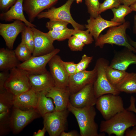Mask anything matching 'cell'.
Masks as SVG:
<instances>
[{
	"mask_svg": "<svg viewBox=\"0 0 136 136\" xmlns=\"http://www.w3.org/2000/svg\"><path fill=\"white\" fill-rule=\"evenodd\" d=\"M46 129L44 126L42 129L39 130L37 132H35L33 133V136H44L46 132Z\"/></svg>",
	"mask_w": 136,
	"mask_h": 136,
	"instance_id": "obj_44",
	"label": "cell"
},
{
	"mask_svg": "<svg viewBox=\"0 0 136 136\" xmlns=\"http://www.w3.org/2000/svg\"><path fill=\"white\" fill-rule=\"evenodd\" d=\"M39 94L31 89L17 95H14L13 106L23 110L36 109Z\"/></svg>",
	"mask_w": 136,
	"mask_h": 136,
	"instance_id": "obj_18",
	"label": "cell"
},
{
	"mask_svg": "<svg viewBox=\"0 0 136 136\" xmlns=\"http://www.w3.org/2000/svg\"><path fill=\"white\" fill-rule=\"evenodd\" d=\"M53 100L43 92H39L36 109L43 117L45 114L55 111Z\"/></svg>",
	"mask_w": 136,
	"mask_h": 136,
	"instance_id": "obj_25",
	"label": "cell"
},
{
	"mask_svg": "<svg viewBox=\"0 0 136 136\" xmlns=\"http://www.w3.org/2000/svg\"><path fill=\"white\" fill-rule=\"evenodd\" d=\"M130 27L128 21L118 26L110 27L106 33L100 35L95 41V47L102 48L106 44H115L124 46L136 53V49L129 43L126 32V29Z\"/></svg>",
	"mask_w": 136,
	"mask_h": 136,
	"instance_id": "obj_3",
	"label": "cell"
},
{
	"mask_svg": "<svg viewBox=\"0 0 136 136\" xmlns=\"http://www.w3.org/2000/svg\"><path fill=\"white\" fill-rule=\"evenodd\" d=\"M121 4L119 0H104L100 3L98 11L99 14L109 9L118 7Z\"/></svg>",
	"mask_w": 136,
	"mask_h": 136,
	"instance_id": "obj_36",
	"label": "cell"
},
{
	"mask_svg": "<svg viewBox=\"0 0 136 136\" xmlns=\"http://www.w3.org/2000/svg\"><path fill=\"white\" fill-rule=\"evenodd\" d=\"M73 36L80 39L85 45L91 44L94 41L93 36L87 29L85 30H76Z\"/></svg>",
	"mask_w": 136,
	"mask_h": 136,
	"instance_id": "obj_33",
	"label": "cell"
},
{
	"mask_svg": "<svg viewBox=\"0 0 136 136\" xmlns=\"http://www.w3.org/2000/svg\"><path fill=\"white\" fill-rule=\"evenodd\" d=\"M121 4L128 6L136 2V0H119Z\"/></svg>",
	"mask_w": 136,
	"mask_h": 136,
	"instance_id": "obj_45",
	"label": "cell"
},
{
	"mask_svg": "<svg viewBox=\"0 0 136 136\" xmlns=\"http://www.w3.org/2000/svg\"><path fill=\"white\" fill-rule=\"evenodd\" d=\"M76 30L74 29H70L67 28L60 31H49L47 33L54 41L56 40L61 41L69 39L73 36Z\"/></svg>",
	"mask_w": 136,
	"mask_h": 136,
	"instance_id": "obj_30",
	"label": "cell"
},
{
	"mask_svg": "<svg viewBox=\"0 0 136 136\" xmlns=\"http://www.w3.org/2000/svg\"><path fill=\"white\" fill-rule=\"evenodd\" d=\"M70 95L68 87L61 88L56 86L50 89L46 94L47 97L53 100L56 111L67 109Z\"/></svg>",
	"mask_w": 136,
	"mask_h": 136,
	"instance_id": "obj_20",
	"label": "cell"
},
{
	"mask_svg": "<svg viewBox=\"0 0 136 136\" xmlns=\"http://www.w3.org/2000/svg\"><path fill=\"white\" fill-rule=\"evenodd\" d=\"M68 46L72 51H82L85 44L79 39L73 36L69 39Z\"/></svg>",
	"mask_w": 136,
	"mask_h": 136,
	"instance_id": "obj_35",
	"label": "cell"
},
{
	"mask_svg": "<svg viewBox=\"0 0 136 136\" xmlns=\"http://www.w3.org/2000/svg\"><path fill=\"white\" fill-rule=\"evenodd\" d=\"M76 0L77 3L78 4L79 3H81L82 2V0Z\"/></svg>",
	"mask_w": 136,
	"mask_h": 136,
	"instance_id": "obj_49",
	"label": "cell"
},
{
	"mask_svg": "<svg viewBox=\"0 0 136 136\" xmlns=\"http://www.w3.org/2000/svg\"><path fill=\"white\" fill-rule=\"evenodd\" d=\"M97 98L94 91L93 83L85 86L76 93L71 94L69 102L77 108L94 106L96 105Z\"/></svg>",
	"mask_w": 136,
	"mask_h": 136,
	"instance_id": "obj_12",
	"label": "cell"
},
{
	"mask_svg": "<svg viewBox=\"0 0 136 136\" xmlns=\"http://www.w3.org/2000/svg\"><path fill=\"white\" fill-rule=\"evenodd\" d=\"M114 17L111 19L112 21L122 24L126 21L125 16L132 11L129 6L124 5H119L117 8L111 9Z\"/></svg>",
	"mask_w": 136,
	"mask_h": 136,
	"instance_id": "obj_28",
	"label": "cell"
},
{
	"mask_svg": "<svg viewBox=\"0 0 136 136\" xmlns=\"http://www.w3.org/2000/svg\"><path fill=\"white\" fill-rule=\"evenodd\" d=\"M129 7L132 11L136 12V2L130 5Z\"/></svg>",
	"mask_w": 136,
	"mask_h": 136,
	"instance_id": "obj_48",
	"label": "cell"
},
{
	"mask_svg": "<svg viewBox=\"0 0 136 136\" xmlns=\"http://www.w3.org/2000/svg\"><path fill=\"white\" fill-rule=\"evenodd\" d=\"M109 64V61L103 58H99L96 61L95 66L97 76L93 87L95 95L97 98L104 94L119 95L121 92L110 83L108 79L106 71Z\"/></svg>",
	"mask_w": 136,
	"mask_h": 136,
	"instance_id": "obj_4",
	"label": "cell"
},
{
	"mask_svg": "<svg viewBox=\"0 0 136 136\" xmlns=\"http://www.w3.org/2000/svg\"><path fill=\"white\" fill-rule=\"evenodd\" d=\"M63 63L65 69L69 76L76 73L77 63L72 61L65 62L63 61Z\"/></svg>",
	"mask_w": 136,
	"mask_h": 136,
	"instance_id": "obj_38",
	"label": "cell"
},
{
	"mask_svg": "<svg viewBox=\"0 0 136 136\" xmlns=\"http://www.w3.org/2000/svg\"><path fill=\"white\" fill-rule=\"evenodd\" d=\"M95 105L105 120L125 109L121 96L111 94H104L98 97Z\"/></svg>",
	"mask_w": 136,
	"mask_h": 136,
	"instance_id": "obj_7",
	"label": "cell"
},
{
	"mask_svg": "<svg viewBox=\"0 0 136 136\" xmlns=\"http://www.w3.org/2000/svg\"><path fill=\"white\" fill-rule=\"evenodd\" d=\"M26 26L23 22L18 20H14L10 23H0V35L4 39L9 49L13 48L17 37L23 31Z\"/></svg>",
	"mask_w": 136,
	"mask_h": 136,
	"instance_id": "obj_15",
	"label": "cell"
},
{
	"mask_svg": "<svg viewBox=\"0 0 136 136\" xmlns=\"http://www.w3.org/2000/svg\"><path fill=\"white\" fill-rule=\"evenodd\" d=\"M96 76L95 66L92 70H85L70 76L68 88L70 94L76 93L88 84H93Z\"/></svg>",
	"mask_w": 136,
	"mask_h": 136,
	"instance_id": "obj_13",
	"label": "cell"
},
{
	"mask_svg": "<svg viewBox=\"0 0 136 136\" xmlns=\"http://www.w3.org/2000/svg\"><path fill=\"white\" fill-rule=\"evenodd\" d=\"M14 51L18 60L22 62L28 60L32 56V53L26 46L22 37L21 43Z\"/></svg>",
	"mask_w": 136,
	"mask_h": 136,
	"instance_id": "obj_29",
	"label": "cell"
},
{
	"mask_svg": "<svg viewBox=\"0 0 136 136\" xmlns=\"http://www.w3.org/2000/svg\"><path fill=\"white\" fill-rule=\"evenodd\" d=\"M14 50L1 48L0 49V71H9L17 67L20 63Z\"/></svg>",
	"mask_w": 136,
	"mask_h": 136,
	"instance_id": "obj_23",
	"label": "cell"
},
{
	"mask_svg": "<svg viewBox=\"0 0 136 136\" xmlns=\"http://www.w3.org/2000/svg\"><path fill=\"white\" fill-rule=\"evenodd\" d=\"M59 0H24L23 10L29 21L33 22L38 15L44 10L53 7Z\"/></svg>",
	"mask_w": 136,
	"mask_h": 136,
	"instance_id": "obj_16",
	"label": "cell"
},
{
	"mask_svg": "<svg viewBox=\"0 0 136 136\" xmlns=\"http://www.w3.org/2000/svg\"><path fill=\"white\" fill-rule=\"evenodd\" d=\"M33 33L34 48L32 56H40L48 54L55 49L54 41L47 33L44 32L35 28L31 27Z\"/></svg>",
	"mask_w": 136,
	"mask_h": 136,
	"instance_id": "obj_14",
	"label": "cell"
},
{
	"mask_svg": "<svg viewBox=\"0 0 136 136\" xmlns=\"http://www.w3.org/2000/svg\"><path fill=\"white\" fill-rule=\"evenodd\" d=\"M93 58L92 56H89L85 54H84L80 61L77 63L76 73L86 70Z\"/></svg>",
	"mask_w": 136,
	"mask_h": 136,
	"instance_id": "obj_37",
	"label": "cell"
},
{
	"mask_svg": "<svg viewBox=\"0 0 136 136\" xmlns=\"http://www.w3.org/2000/svg\"><path fill=\"white\" fill-rule=\"evenodd\" d=\"M131 129L129 128L125 131L124 135L125 136H136V126L133 127Z\"/></svg>",
	"mask_w": 136,
	"mask_h": 136,
	"instance_id": "obj_42",
	"label": "cell"
},
{
	"mask_svg": "<svg viewBox=\"0 0 136 136\" xmlns=\"http://www.w3.org/2000/svg\"><path fill=\"white\" fill-rule=\"evenodd\" d=\"M69 111L67 109L55 111L45 114L43 117L44 126L50 136H59L65 130Z\"/></svg>",
	"mask_w": 136,
	"mask_h": 136,
	"instance_id": "obj_8",
	"label": "cell"
},
{
	"mask_svg": "<svg viewBox=\"0 0 136 136\" xmlns=\"http://www.w3.org/2000/svg\"><path fill=\"white\" fill-rule=\"evenodd\" d=\"M133 31L134 33L136 34V15L134 16V24L133 27Z\"/></svg>",
	"mask_w": 136,
	"mask_h": 136,
	"instance_id": "obj_47",
	"label": "cell"
},
{
	"mask_svg": "<svg viewBox=\"0 0 136 136\" xmlns=\"http://www.w3.org/2000/svg\"><path fill=\"white\" fill-rule=\"evenodd\" d=\"M67 109L75 117L79 127L81 136H103L105 133L99 134L98 126L95 119L96 112L94 106L82 108L75 107L69 102Z\"/></svg>",
	"mask_w": 136,
	"mask_h": 136,
	"instance_id": "obj_2",
	"label": "cell"
},
{
	"mask_svg": "<svg viewBox=\"0 0 136 136\" xmlns=\"http://www.w3.org/2000/svg\"><path fill=\"white\" fill-rule=\"evenodd\" d=\"M41 116L36 109L23 110L13 106L10 119L11 131L17 134L32 121Z\"/></svg>",
	"mask_w": 136,
	"mask_h": 136,
	"instance_id": "obj_9",
	"label": "cell"
},
{
	"mask_svg": "<svg viewBox=\"0 0 136 136\" xmlns=\"http://www.w3.org/2000/svg\"><path fill=\"white\" fill-rule=\"evenodd\" d=\"M25 70L17 67L10 70L9 77L4 84L5 89L16 95L31 89L29 76Z\"/></svg>",
	"mask_w": 136,
	"mask_h": 136,
	"instance_id": "obj_5",
	"label": "cell"
},
{
	"mask_svg": "<svg viewBox=\"0 0 136 136\" xmlns=\"http://www.w3.org/2000/svg\"><path fill=\"white\" fill-rule=\"evenodd\" d=\"M115 87L120 92L130 94L136 93V73H128Z\"/></svg>",
	"mask_w": 136,
	"mask_h": 136,
	"instance_id": "obj_24",
	"label": "cell"
},
{
	"mask_svg": "<svg viewBox=\"0 0 136 136\" xmlns=\"http://www.w3.org/2000/svg\"><path fill=\"white\" fill-rule=\"evenodd\" d=\"M106 74L108 79L113 85L115 87L124 78L128 72L113 68L109 65L106 69Z\"/></svg>",
	"mask_w": 136,
	"mask_h": 136,
	"instance_id": "obj_27",
	"label": "cell"
},
{
	"mask_svg": "<svg viewBox=\"0 0 136 136\" xmlns=\"http://www.w3.org/2000/svg\"><path fill=\"white\" fill-rule=\"evenodd\" d=\"M60 51V49H55L51 52L40 56H33L28 60L20 63L17 67L27 71L29 75H36L47 71L46 66L49 61Z\"/></svg>",
	"mask_w": 136,
	"mask_h": 136,
	"instance_id": "obj_10",
	"label": "cell"
},
{
	"mask_svg": "<svg viewBox=\"0 0 136 136\" xmlns=\"http://www.w3.org/2000/svg\"><path fill=\"white\" fill-rule=\"evenodd\" d=\"M21 37H23L26 46L32 53L34 48V38L31 27L26 26L21 32Z\"/></svg>",
	"mask_w": 136,
	"mask_h": 136,
	"instance_id": "obj_31",
	"label": "cell"
},
{
	"mask_svg": "<svg viewBox=\"0 0 136 136\" xmlns=\"http://www.w3.org/2000/svg\"><path fill=\"white\" fill-rule=\"evenodd\" d=\"M69 23L58 20H50L47 22L46 26L49 31H58L66 29Z\"/></svg>",
	"mask_w": 136,
	"mask_h": 136,
	"instance_id": "obj_32",
	"label": "cell"
},
{
	"mask_svg": "<svg viewBox=\"0 0 136 136\" xmlns=\"http://www.w3.org/2000/svg\"><path fill=\"white\" fill-rule=\"evenodd\" d=\"M63 61L60 56L57 54L52 58L48 64L55 86L66 88L68 87L70 76L65 69Z\"/></svg>",
	"mask_w": 136,
	"mask_h": 136,
	"instance_id": "obj_11",
	"label": "cell"
},
{
	"mask_svg": "<svg viewBox=\"0 0 136 136\" xmlns=\"http://www.w3.org/2000/svg\"><path fill=\"white\" fill-rule=\"evenodd\" d=\"M14 95L6 90L0 92V113H11L13 107Z\"/></svg>",
	"mask_w": 136,
	"mask_h": 136,
	"instance_id": "obj_26",
	"label": "cell"
},
{
	"mask_svg": "<svg viewBox=\"0 0 136 136\" xmlns=\"http://www.w3.org/2000/svg\"><path fill=\"white\" fill-rule=\"evenodd\" d=\"M24 0H17L16 3L7 11L0 14V19L6 22L18 20L23 22L27 26L36 27V25L28 21L23 13V3Z\"/></svg>",
	"mask_w": 136,
	"mask_h": 136,
	"instance_id": "obj_21",
	"label": "cell"
},
{
	"mask_svg": "<svg viewBox=\"0 0 136 136\" xmlns=\"http://www.w3.org/2000/svg\"><path fill=\"white\" fill-rule=\"evenodd\" d=\"M31 89L37 92H43L46 94L55 86L53 79L50 72L36 75H29Z\"/></svg>",
	"mask_w": 136,
	"mask_h": 136,
	"instance_id": "obj_17",
	"label": "cell"
},
{
	"mask_svg": "<svg viewBox=\"0 0 136 136\" xmlns=\"http://www.w3.org/2000/svg\"><path fill=\"white\" fill-rule=\"evenodd\" d=\"M75 0H67L65 4L58 8L53 7L45 12L43 11L37 16L38 19L48 18L50 20L62 21L70 23L76 30H84L85 25L75 21L70 13L71 6Z\"/></svg>",
	"mask_w": 136,
	"mask_h": 136,
	"instance_id": "obj_6",
	"label": "cell"
},
{
	"mask_svg": "<svg viewBox=\"0 0 136 136\" xmlns=\"http://www.w3.org/2000/svg\"><path fill=\"white\" fill-rule=\"evenodd\" d=\"M80 134L75 130H73L67 132L63 131L61 133L60 136H79Z\"/></svg>",
	"mask_w": 136,
	"mask_h": 136,
	"instance_id": "obj_43",
	"label": "cell"
},
{
	"mask_svg": "<svg viewBox=\"0 0 136 136\" xmlns=\"http://www.w3.org/2000/svg\"><path fill=\"white\" fill-rule=\"evenodd\" d=\"M130 104L128 107L126 109L128 111H132L136 114V108L135 106V98L133 96L130 97Z\"/></svg>",
	"mask_w": 136,
	"mask_h": 136,
	"instance_id": "obj_41",
	"label": "cell"
},
{
	"mask_svg": "<svg viewBox=\"0 0 136 136\" xmlns=\"http://www.w3.org/2000/svg\"><path fill=\"white\" fill-rule=\"evenodd\" d=\"M9 73L8 71H2L0 72V92L6 90L4 84L9 77Z\"/></svg>",
	"mask_w": 136,
	"mask_h": 136,
	"instance_id": "obj_40",
	"label": "cell"
},
{
	"mask_svg": "<svg viewBox=\"0 0 136 136\" xmlns=\"http://www.w3.org/2000/svg\"><path fill=\"white\" fill-rule=\"evenodd\" d=\"M133 52L125 47L115 54L109 66L115 69L125 71L130 65L136 64V55Z\"/></svg>",
	"mask_w": 136,
	"mask_h": 136,
	"instance_id": "obj_19",
	"label": "cell"
},
{
	"mask_svg": "<svg viewBox=\"0 0 136 136\" xmlns=\"http://www.w3.org/2000/svg\"><path fill=\"white\" fill-rule=\"evenodd\" d=\"M87 22L88 24L85 25V28L89 30L95 41L98 39L101 32L105 29L121 24L106 20L102 18L100 14L96 18L90 16Z\"/></svg>",
	"mask_w": 136,
	"mask_h": 136,
	"instance_id": "obj_22",
	"label": "cell"
},
{
	"mask_svg": "<svg viewBox=\"0 0 136 136\" xmlns=\"http://www.w3.org/2000/svg\"><path fill=\"white\" fill-rule=\"evenodd\" d=\"M135 126L136 115L133 112L125 109L109 119L101 121L99 131L109 135L123 136L127 129Z\"/></svg>",
	"mask_w": 136,
	"mask_h": 136,
	"instance_id": "obj_1",
	"label": "cell"
},
{
	"mask_svg": "<svg viewBox=\"0 0 136 136\" xmlns=\"http://www.w3.org/2000/svg\"><path fill=\"white\" fill-rule=\"evenodd\" d=\"M128 39L130 45L136 49V42L132 40L129 37H128Z\"/></svg>",
	"mask_w": 136,
	"mask_h": 136,
	"instance_id": "obj_46",
	"label": "cell"
},
{
	"mask_svg": "<svg viewBox=\"0 0 136 136\" xmlns=\"http://www.w3.org/2000/svg\"><path fill=\"white\" fill-rule=\"evenodd\" d=\"M100 4L98 0H85V4L90 16L96 18L99 16Z\"/></svg>",
	"mask_w": 136,
	"mask_h": 136,
	"instance_id": "obj_34",
	"label": "cell"
},
{
	"mask_svg": "<svg viewBox=\"0 0 136 136\" xmlns=\"http://www.w3.org/2000/svg\"><path fill=\"white\" fill-rule=\"evenodd\" d=\"M17 0H0V9L2 12H6L16 2Z\"/></svg>",
	"mask_w": 136,
	"mask_h": 136,
	"instance_id": "obj_39",
	"label": "cell"
}]
</instances>
